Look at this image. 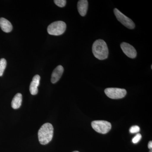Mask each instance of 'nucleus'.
<instances>
[{
	"instance_id": "0eeeda50",
	"label": "nucleus",
	"mask_w": 152,
	"mask_h": 152,
	"mask_svg": "<svg viewBox=\"0 0 152 152\" xmlns=\"http://www.w3.org/2000/svg\"><path fill=\"white\" fill-rule=\"evenodd\" d=\"M121 48L125 54L131 58H134L137 56V52L134 47L126 42H123L121 45Z\"/></svg>"
},
{
	"instance_id": "f257e3e1",
	"label": "nucleus",
	"mask_w": 152,
	"mask_h": 152,
	"mask_svg": "<svg viewBox=\"0 0 152 152\" xmlns=\"http://www.w3.org/2000/svg\"><path fill=\"white\" fill-rule=\"evenodd\" d=\"M92 52L94 56L100 60L106 59L108 56V48L103 40L98 39L95 41L93 45Z\"/></svg>"
},
{
	"instance_id": "1a4fd4ad",
	"label": "nucleus",
	"mask_w": 152,
	"mask_h": 152,
	"mask_svg": "<svg viewBox=\"0 0 152 152\" xmlns=\"http://www.w3.org/2000/svg\"><path fill=\"white\" fill-rule=\"evenodd\" d=\"M40 77L39 75H36L33 77L30 86V91L33 95H35L38 92V87L39 85Z\"/></svg>"
},
{
	"instance_id": "f03ea898",
	"label": "nucleus",
	"mask_w": 152,
	"mask_h": 152,
	"mask_svg": "<svg viewBox=\"0 0 152 152\" xmlns=\"http://www.w3.org/2000/svg\"><path fill=\"white\" fill-rule=\"evenodd\" d=\"M54 129L50 123H46L41 126L38 132V138L41 144L43 145L49 143L53 139Z\"/></svg>"
},
{
	"instance_id": "2eb2a0df",
	"label": "nucleus",
	"mask_w": 152,
	"mask_h": 152,
	"mask_svg": "<svg viewBox=\"0 0 152 152\" xmlns=\"http://www.w3.org/2000/svg\"><path fill=\"white\" fill-rule=\"evenodd\" d=\"M129 131L131 134H135L139 132L140 131V127L137 126H133L130 129Z\"/></svg>"
},
{
	"instance_id": "4468645a",
	"label": "nucleus",
	"mask_w": 152,
	"mask_h": 152,
	"mask_svg": "<svg viewBox=\"0 0 152 152\" xmlns=\"http://www.w3.org/2000/svg\"><path fill=\"white\" fill-rule=\"evenodd\" d=\"M55 4L60 7H64L66 6V0H55Z\"/></svg>"
},
{
	"instance_id": "6e6552de",
	"label": "nucleus",
	"mask_w": 152,
	"mask_h": 152,
	"mask_svg": "<svg viewBox=\"0 0 152 152\" xmlns=\"http://www.w3.org/2000/svg\"><path fill=\"white\" fill-rule=\"evenodd\" d=\"M64 69L62 66H58L53 71L51 75V81L53 83L55 84L61 78L64 72Z\"/></svg>"
},
{
	"instance_id": "f8f14e48",
	"label": "nucleus",
	"mask_w": 152,
	"mask_h": 152,
	"mask_svg": "<svg viewBox=\"0 0 152 152\" xmlns=\"http://www.w3.org/2000/svg\"><path fill=\"white\" fill-rule=\"evenodd\" d=\"M22 102V95L20 93H18L14 96L12 102V107L14 109L19 108L21 105Z\"/></svg>"
},
{
	"instance_id": "9b49d317",
	"label": "nucleus",
	"mask_w": 152,
	"mask_h": 152,
	"mask_svg": "<svg viewBox=\"0 0 152 152\" xmlns=\"http://www.w3.org/2000/svg\"><path fill=\"white\" fill-rule=\"evenodd\" d=\"M0 27L4 32L9 33L12 31V26L10 22L4 18H0Z\"/></svg>"
},
{
	"instance_id": "a211bd4d",
	"label": "nucleus",
	"mask_w": 152,
	"mask_h": 152,
	"mask_svg": "<svg viewBox=\"0 0 152 152\" xmlns=\"http://www.w3.org/2000/svg\"><path fill=\"white\" fill-rule=\"evenodd\" d=\"M149 152H152V149L150 150Z\"/></svg>"
},
{
	"instance_id": "423d86ee",
	"label": "nucleus",
	"mask_w": 152,
	"mask_h": 152,
	"mask_svg": "<svg viewBox=\"0 0 152 152\" xmlns=\"http://www.w3.org/2000/svg\"><path fill=\"white\" fill-rule=\"evenodd\" d=\"M105 94L112 99H120L124 97L126 95V91L119 88H107L104 90Z\"/></svg>"
},
{
	"instance_id": "ddd939ff",
	"label": "nucleus",
	"mask_w": 152,
	"mask_h": 152,
	"mask_svg": "<svg viewBox=\"0 0 152 152\" xmlns=\"http://www.w3.org/2000/svg\"><path fill=\"white\" fill-rule=\"evenodd\" d=\"M7 61L4 58L0 60V77L3 75L7 66Z\"/></svg>"
},
{
	"instance_id": "39448f33",
	"label": "nucleus",
	"mask_w": 152,
	"mask_h": 152,
	"mask_svg": "<svg viewBox=\"0 0 152 152\" xmlns=\"http://www.w3.org/2000/svg\"><path fill=\"white\" fill-rule=\"evenodd\" d=\"M114 12L118 20L125 27L130 29H133L135 28V25L134 22L129 18H128L121 12L118 10L117 9H114Z\"/></svg>"
},
{
	"instance_id": "20e7f679",
	"label": "nucleus",
	"mask_w": 152,
	"mask_h": 152,
	"mask_svg": "<svg viewBox=\"0 0 152 152\" xmlns=\"http://www.w3.org/2000/svg\"><path fill=\"white\" fill-rule=\"evenodd\" d=\"M91 126L96 132L102 134L109 132L112 128L111 124L105 121H93Z\"/></svg>"
},
{
	"instance_id": "dca6fc26",
	"label": "nucleus",
	"mask_w": 152,
	"mask_h": 152,
	"mask_svg": "<svg viewBox=\"0 0 152 152\" xmlns=\"http://www.w3.org/2000/svg\"><path fill=\"white\" fill-rule=\"evenodd\" d=\"M142 138V135L141 134H137L132 139V142L134 144H137Z\"/></svg>"
},
{
	"instance_id": "6ab92c4d",
	"label": "nucleus",
	"mask_w": 152,
	"mask_h": 152,
	"mask_svg": "<svg viewBox=\"0 0 152 152\" xmlns=\"http://www.w3.org/2000/svg\"><path fill=\"white\" fill-rule=\"evenodd\" d=\"M73 152H79V151H74Z\"/></svg>"
},
{
	"instance_id": "7ed1b4c3",
	"label": "nucleus",
	"mask_w": 152,
	"mask_h": 152,
	"mask_svg": "<svg viewBox=\"0 0 152 152\" xmlns=\"http://www.w3.org/2000/svg\"><path fill=\"white\" fill-rule=\"evenodd\" d=\"M66 25L65 22L58 21L50 24L48 28V32L49 34L54 36H59L65 32Z\"/></svg>"
},
{
	"instance_id": "9d476101",
	"label": "nucleus",
	"mask_w": 152,
	"mask_h": 152,
	"mask_svg": "<svg viewBox=\"0 0 152 152\" xmlns=\"http://www.w3.org/2000/svg\"><path fill=\"white\" fill-rule=\"evenodd\" d=\"M88 3L87 0H80L77 3V9L79 14L84 17L87 14Z\"/></svg>"
},
{
	"instance_id": "f3484780",
	"label": "nucleus",
	"mask_w": 152,
	"mask_h": 152,
	"mask_svg": "<svg viewBox=\"0 0 152 152\" xmlns=\"http://www.w3.org/2000/svg\"><path fill=\"white\" fill-rule=\"evenodd\" d=\"M148 148L150 150L152 149V142L151 141L149 142L148 144Z\"/></svg>"
}]
</instances>
